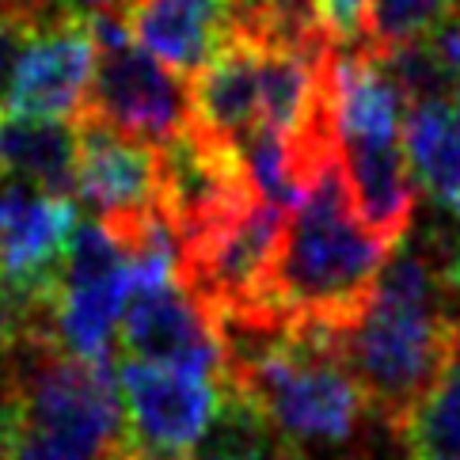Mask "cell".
Instances as JSON below:
<instances>
[{"label": "cell", "mask_w": 460, "mask_h": 460, "mask_svg": "<svg viewBox=\"0 0 460 460\" xmlns=\"http://www.w3.org/2000/svg\"><path fill=\"white\" fill-rule=\"evenodd\" d=\"M449 305L434 259L400 252L385 262L366 308L332 332L361 400L392 430H403L441 381L460 327Z\"/></svg>", "instance_id": "cell-1"}, {"label": "cell", "mask_w": 460, "mask_h": 460, "mask_svg": "<svg viewBox=\"0 0 460 460\" xmlns=\"http://www.w3.org/2000/svg\"><path fill=\"white\" fill-rule=\"evenodd\" d=\"M385 259L388 248L358 225L350 209L342 164H327L286 217L267 282V316L339 332L373 297Z\"/></svg>", "instance_id": "cell-2"}, {"label": "cell", "mask_w": 460, "mask_h": 460, "mask_svg": "<svg viewBox=\"0 0 460 460\" xmlns=\"http://www.w3.org/2000/svg\"><path fill=\"white\" fill-rule=\"evenodd\" d=\"M0 400L15 415V460H111L122 441L119 373L23 332L4 358Z\"/></svg>", "instance_id": "cell-3"}, {"label": "cell", "mask_w": 460, "mask_h": 460, "mask_svg": "<svg viewBox=\"0 0 460 460\" xmlns=\"http://www.w3.org/2000/svg\"><path fill=\"white\" fill-rule=\"evenodd\" d=\"M100 46L88 107L80 119L103 122L141 145H168L190 126V92L129 39L126 20H92Z\"/></svg>", "instance_id": "cell-4"}, {"label": "cell", "mask_w": 460, "mask_h": 460, "mask_svg": "<svg viewBox=\"0 0 460 460\" xmlns=\"http://www.w3.org/2000/svg\"><path fill=\"white\" fill-rule=\"evenodd\" d=\"M122 441L111 460H194L221 411L225 385L199 373L126 361L119 369Z\"/></svg>", "instance_id": "cell-5"}, {"label": "cell", "mask_w": 460, "mask_h": 460, "mask_svg": "<svg viewBox=\"0 0 460 460\" xmlns=\"http://www.w3.org/2000/svg\"><path fill=\"white\" fill-rule=\"evenodd\" d=\"M129 305V267L107 228L80 225L50 301L54 342L88 366H111Z\"/></svg>", "instance_id": "cell-6"}, {"label": "cell", "mask_w": 460, "mask_h": 460, "mask_svg": "<svg viewBox=\"0 0 460 460\" xmlns=\"http://www.w3.org/2000/svg\"><path fill=\"white\" fill-rule=\"evenodd\" d=\"M76 228L73 199L20 183L0 187V286L20 305L23 327L50 312Z\"/></svg>", "instance_id": "cell-7"}, {"label": "cell", "mask_w": 460, "mask_h": 460, "mask_svg": "<svg viewBox=\"0 0 460 460\" xmlns=\"http://www.w3.org/2000/svg\"><path fill=\"white\" fill-rule=\"evenodd\" d=\"M119 350L126 361L199 373L225 385L221 320L187 282H156L129 289Z\"/></svg>", "instance_id": "cell-8"}, {"label": "cell", "mask_w": 460, "mask_h": 460, "mask_svg": "<svg viewBox=\"0 0 460 460\" xmlns=\"http://www.w3.org/2000/svg\"><path fill=\"white\" fill-rule=\"evenodd\" d=\"M95 61H100V46L84 20L58 15V20L35 27L27 35L20 65H15L4 100L8 114H27V119L46 122L80 119L95 80Z\"/></svg>", "instance_id": "cell-9"}, {"label": "cell", "mask_w": 460, "mask_h": 460, "mask_svg": "<svg viewBox=\"0 0 460 460\" xmlns=\"http://www.w3.org/2000/svg\"><path fill=\"white\" fill-rule=\"evenodd\" d=\"M76 194L100 213V225H119L160 206V156L153 145L92 119H76Z\"/></svg>", "instance_id": "cell-10"}, {"label": "cell", "mask_w": 460, "mask_h": 460, "mask_svg": "<svg viewBox=\"0 0 460 460\" xmlns=\"http://www.w3.org/2000/svg\"><path fill=\"white\" fill-rule=\"evenodd\" d=\"M129 39L175 76H199L233 42V0H137Z\"/></svg>", "instance_id": "cell-11"}, {"label": "cell", "mask_w": 460, "mask_h": 460, "mask_svg": "<svg viewBox=\"0 0 460 460\" xmlns=\"http://www.w3.org/2000/svg\"><path fill=\"white\" fill-rule=\"evenodd\" d=\"M342 179L358 225L381 243L400 248L415 221V175L400 141H342Z\"/></svg>", "instance_id": "cell-12"}, {"label": "cell", "mask_w": 460, "mask_h": 460, "mask_svg": "<svg viewBox=\"0 0 460 460\" xmlns=\"http://www.w3.org/2000/svg\"><path fill=\"white\" fill-rule=\"evenodd\" d=\"M190 129L225 149L259 129V50L233 39L190 80Z\"/></svg>", "instance_id": "cell-13"}, {"label": "cell", "mask_w": 460, "mask_h": 460, "mask_svg": "<svg viewBox=\"0 0 460 460\" xmlns=\"http://www.w3.org/2000/svg\"><path fill=\"white\" fill-rule=\"evenodd\" d=\"M76 126L27 114H0V179L31 190L73 199L76 194Z\"/></svg>", "instance_id": "cell-14"}, {"label": "cell", "mask_w": 460, "mask_h": 460, "mask_svg": "<svg viewBox=\"0 0 460 460\" xmlns=\"http://www.w3.org/2000/svg\"><path fill=\"white\" fill-rule=\"evenodd\" d=\"M403 153L415 183L460 217V95L407 111Z\"/></svg>", "instance_id": "cell-15"}, {"label": "cell", "mask_w": 460, "mask_h": 460, "mask_svg": "<svg viewBox=\"0 0 460 460\" xmlns=\"http://www.w3.org/2000/svg\"><path fill=\"white\" fill-rule=\"evenodd\" d=\"M411 460H460V327L441 381L400 430Z\"/></svg>", "instance_id": "cell-16"}, {"label": "cell", "mask_w": 460, "mask_h": 460, "mask_svg": "<svg viewBox=\"0 0 460 460\" xmlns=\"http://www.w3.org/2000/svg\"><path fill=\"white\" fill-rule=\"evenodd\" d=\"M453 0H373L369 4V46L373 50H400L422 42L453 12Z\"/></svg>", "instance_id": "cell-17"}, {"label": "cell", "mask_w": 460, "mask_h": 460, "mask_svg": "<svg viewBox=\"0 0 460 460\" xmlns=\"http://www.w3.org/2000/svg\"><path fill=\"white\" fill-rule=\"evenodd\" d=\"M369 4L373 0H316L335 46H369Z\"/></svg>", "instance_id": "cell-18"}, {"label": "cell", "mask_w": 460, "mask_h": 460, "mask_svg": "<svg viewBox=\"0 0 460 460\" xmlns=\"http://www.w3.org/2000/svg\"><path fill=\"white\" fill-rule=\"evenodd\" d=\"M426 46L441 61V69L453 76V84L460 88V12H449L446 20L434 27V35L426 39Z\"/></svg>", "instance_id": "cell-19"}, {"label": "cell", "mask_w": 460, "mask_h": 460, "mask_svg": "<svg viewBox=\"0 0 460 460\" xmlns=\"http://www.w3.org/2000/svg\"><path fill=\"white\" fill-rule=\"evenodd\" d=\"M27 35H31L27 27L0 20V103L8 100V88H12V76H15V65H20L23 46H27Z\"/></svg>", "instance_id": "cell-20"}, {"label": "cell", "mask_w": 460, "mask_h": 460, "mask_svg": "<svg viewBox=\"0 0 460 460\" xmlns=\"http://www.w3.org/2000/svg\"><path fill=\"white\" fill-rule=\"evenodd\" d=\"M58 8L73 20H129V12L137 8V0H58Z\"/></svg>", "instance_id": "cell-21"}, {"label": "cell", "mask_w": 460, "mask_h": 460, "mask_svg": "<svg viewBox=\"0 0 460 460\" xmlns=\"http://www.w3.org/2000/svg\"><path fill=\"white\" fill-rule=\"evenodd\" d=\"M0 460H15V415L0 400Z\"/></svg>", "instance_id": "cell-22"}, {"label": "cell", "mask_w": 460, "mask_h": 460, "mask_svg": "<svg viewBox=\"0 0 460 460\" xmlns=\"http://www.w3.org/2000/svg\"><path fill=\"white\" fill-rule=\"evenodd\" d=\"M278 460H308V456H293V453H286V449H282V453H278Z\"/></svg>", "instance_id": "cell-23"}, {"label": "cell", "mask_w": 460, "mask_h": 460, "mask_svg": "<svg viewBox=\"0 0 460 460\" xmlns=\"http://www.w3.org/2000/svg\"><path fill=\"white\" fill-rule=\"evenodd\" d=\"M456 12H460V0H456Z\"/></svg>", "instance_id": "cell-24"}]
</instances>
